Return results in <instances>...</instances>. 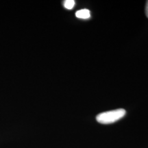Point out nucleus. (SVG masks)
Segmentation results:
<instances>
[{"label": "nucleus", "mask_w": 148, "mask_h": 148, "mask_svg": "<svg viewBox=\"0 0 148 148\" xmlns=\"http://www.w3.org/2000/svg\"><path fill=\"white\" fill-rule=\"evenodd\" d=\"M126 111L123 108L107 111L99 113L96 116L97 122L102 124H110L121 119L125 115Z\"/></svg>", "instance_id": "f257e3e1"}, {"label": "nucleus", "mask_w": 148, "mask_h": 148, "mask_svg": "<svg viewBox=\"0 0 148 148\" xmlns=\"http://www.w3.org/2000/svg\"><path fill=\"white\" fill-rule=\"evenodd\" d=\"M76 17L79 18H82V19H86L90 17V10L88 9H82L77 11L75 13Z\"/></svg>", "instance_id": "f03ea898"}, {"label": "nucleus", "mask_w": 148, "mask_h": 148, "mask_svg": "<svg viewBox=\"0 0 148 148\" xmlns=\"http://www.w3.org/2000/svg\"><path fill=\"white\" fill-rule=\"evenodd\" d=\"M64 7L68 10H71L75 5V1L74 0H65L63 2Z\"/></svg>", "instance_id": "7ed1b4c3"}, {"label": "nucleus", "mask_w": 148, "mask_h": 148, "mask_svg": "<svg viewBox=\"0 0 148 148\" xmlns=\"http://www.w3.org/2000/svg\"><path fill=\"white\" fill-rule=\"evenodd\" d=\"M145 14L148 18V1L146 2V5H145Z\"/></svg>", "instance_id": "20e7f679"}]
</instances>
